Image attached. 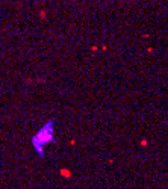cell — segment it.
Instances as JSON below:
<instances>
[{
	"mask_svg": "<svg viewBox=\"0 0 168 189\" xmlns=\"http://www.w3.org/2000/svg\"><path fill=\"white\" fill-rule=\"evenodd\" d=\"M53 141H55V121L49 120L35 135H33V138H32L33 150L36 151V154L40 157H44V148Z\"/></svg>",
	"mask_w": 168,
	"mask_h": 189,
	"instance_id": "1",
	"label": "cell"
}]
</instances>
